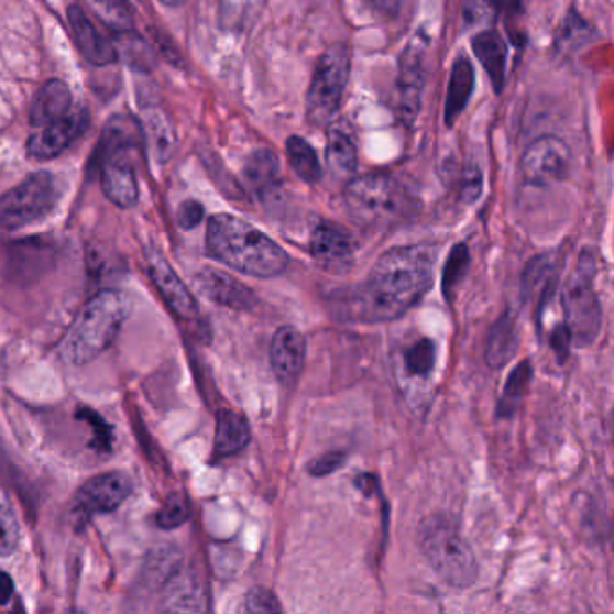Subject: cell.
<instances>
[{
  "mask_svg": "<svg viewBox=\"0 0 614 614\" xmlns=\"http://www.w3.org/2000/svg\"><path fill=\"white\" fill-rule=\"evenodd\" d=\"M73 103V96L62 79H50L39 90L30 110V121L33 127H45L56 119L67 114Z\"/></svg>",
  "mask_w": 614,
  "mask_h": 614,
  "instance_id": "d6986e66",
  "label": "cell"
},
{
  "mask_svg": "<svg viewBox=\"0 0 614 614\" xmlns=\"http://www.w3.org/2000/svg\"><path fill=\"white\" fill-rule=\"evenodd\" d=\"M352 67V53L344 44L328 47L317 59L307 95V118L314 127L332 123L347 89Z\"/></svg>",
  "mask_w": 614,
  "mask_h": 614,
  "instance_id": "52a82bcc",
  "label": "cell"
},
{
  "mask_svg": "<svg viewBox=\"0 0 614 614\" xmlns=\"http://www.w3.org/2000/svg\"><path fill=\"white\" fill-rule=\"evenodd\" d=\"M161 2L166 6H178L183 4L184 0H161Z\"/></svg>",
  "mask_w": 614,
  "mask_h": 614,
  "instance_id": "60d3db41",
  "label": "cell"
},
{
  "mask_svg": "<svg viewBox=\"0 0 614 614\" xmlns=\"http://www.w3.org/2000/svg\"><path fill=\"white\" fill-rule=\"evenodd\" d=\"M149 273L158 293L178 317L194 319L198 316V303L183 279L177 276L166 257L161 253L149 254Z\"/></svg>",
  "mask_w": 614,
  "mask_h": 614,
  "instance_id": "4fadbf2b",
  "label": "cell"
},
{
  "mask_svg": "<svg viewBox=\"0 0 614 614\" xmlns=\"http://www.w3.org/2000/svg\"><path fill=\"white\" fill-rule=\"evenodd\" d=\"M287 157L290 168L305 183H317L321 178V163L313 146L305 139L297 138V135L287 139Z\"/></svg>",
  "mask_w": 614,
  "mask_h": 614,
  "instance_id": "4316f807",
  "label": "cell"
},
{
  "mask_svg": "<svg viewBox=\"0 0 614 614\" xmlns=\"http://www.w3.org/2000/svg\"><path fill=\"white\" fill-rule=\"evenodd\" d=\"M310 251L317 265L327 273L342 274L355 260V242L348 231L332 222H322L314 229Z\"/></svg>",
  "mask_w": 614,
  "mask_h": 614,
  "instance_id": "7c38bea8",
  "label": "cell"
},
{
  "mask_svg": "<svg viewBox=\"0 0 614 614\" xmlns=\"http://www.w3.org/2000/svg\"><path fill=\"white\" fill-rule=\"evenodd\" d=\"M472 50L475 58L480 59L481 65L489 73L495 92H500L505 81L506 58H508L505 40L497 31H481L472 39Z\"/></svg>",
  "mask_w": 614,
  "mask_h": 614,
  "instance_id": "ffe728a7",
  "label": "cell"
},
{
  "mask_svg": "<svg viewBox=\"0 0 614 614\" xmlns=\"http://www.w3.org/2000/svg\"><path fill=\"white\" fill-rule=\"evenodd\" d=\"M251 441V427L245 416L231 409H222L217 415V431H215V454L228 458L243 451Z\"/></svg>",
  "mask_w": 614,
  "mask_h": 614,
  "instance_id": "7402d4cb",
  "label": "cell"
},
{
  "mask_svg": "<svg viewBox=\"0 0 614 614\" xmlns=\"http://www.w3.org/2000/svg\"><path fill=\"white\" fill-rule=\"evenodd\" d=\"M436 347L431 339H418L402 353V370L407 379L426 381L435 370Z\"/></svg>",
  "mask_w": 614,
  "mask_h": 614,
  "instance_id": "484cf974",
  "label": "cell"
},
{
  "mask_svg": "<svg viewBox=\"0 0 614 614\" xmlns=\"http://www.w3.org/2000/svg\"><path fill=\"white\" fill-rule=\"evenodd\" d=\"M474 89V69L471 62L467 58L456 59L452 65L451 81L446 98V121L447 124L454 123L465 109Z\"/></svg>",
  "mask_w": 614,
  "mask_h": 614,
  "instance_id": "cb8c5ba5",
  "label": "cell"
},
{
  "mask_svg": "<svg viewBox=\"0 0 614 614\" xmlns=\"http://www.w3.org/2000/svg\"><path fill=\"white\" fill-rule=\"evenodd\" d=\"M307 357V341L296 327L277 328L271 341V366L282 384H294L301 375Z\"/></svg>",
  "mask_w": 614,
  "mask_h": 614,
  "instance_id": "5bb4252c",
  "label": "cell"
},
{
  "mask_svg": "<svg viewBox=\"0 0 614 614\" xmlns=\"http://www.w3.org/2000/svg\"><path fill=\"white\" fill-rule=\"evenodd\" d=\"M277 174H279V163L271 150H256L245 163V178L253 186L254 191L262 197L273 191Z\"/></svg>",
  "mask_w": 614,
  "mask_h": 614,
  "instance_id": "d4e9b609",
  "label": "cell"
},
{
  "mask_svg": "<svg viewBox=\"0 0 614 614\" xmlns=\"http://www.w3.org/2000/svg\"><path fill=\"white\" fill-rule=\"evenodd\" d=\"M531 379V364L528 361L520 362L519 366L515 368L514 372L506 381L505 390L500 398V406H497V415L501 418L512 416L519 406L523 396L528 392V384Z\"/></svg>",
  "mask_w": 614,
  "mask_h": 614,
  "instance_id": "83f0119b",
  "label": "cell"
},
{
  "mask_svg": "<svg viewBox=\"0 0 614 614\" xmlns=\"http://www.w3.org/2000/svg\"><path fill=\"white\" fill-rule=\"evenodd\" d=\"M344 463V454L342 452H328L314 461L310 465V474L313 475H327L336 472L339 467Z\"/></svg>",
  "mask_w": 614,
  "mask_h": 614,
  "instance_id": "d590c367",
  "label": "cell"
},
{
  "mask_svg": "<svg viewBox=\"0 0 614 614\" xmlns=\"http://www.w3.org/2000/svg\"><path fill=\"white\" fill-rule=\"evenodd\" d=\"M59 200L55 175L36 172L0 197V229L15 231L53 213Z\"/></svg>",
  "mask_w": 614,
  "mask_h": 614,
  "instance_id": "ba28073f",
  "label": "cell"
},
{
  "mask_svg": "<svg viewBox=\"0 0 614 614\" xmlns=\"http://www.w3.org/2000/svg\"><path fill=\"white\" fill-rule=\"evenodd\" d=\"M420 548L446 584L471 588L480 574L474 551L446 515H431L420 526Z\"/></svg>",
  "mask_w": 614,
  "mask_h": 614,
  "instance_id": "5b68a950",
  "label": "cell"
},
{
  "mask_svg": "<svg viewBox=\"0 0 614 614\" xmlns=\"http://www.w3.org/2000/svg\"><path fill=\"white\" fill-rule=\"evenodd\" d=\"M481 194V175L480 172L475 174H469L465 178V184H463V189H461V198L465 202H474L475 198L480 197Z\"/></svg>",
  "mask_w": 614,
  "mask_h": 614,
  "instance_id": "74e56055",
  "label": "cell"
},
{
  "mask_svg": "<svg viewBox=\"0 0 614 614\" xmlns=\"http://www.w3.org/2000/svg\"><path fill=\"white\" fill-rule=\"evenodd\" d=\"M85 2L99 20H103L105 24L109 25L110 30L118 33L134 30V20L124 0H85Z\"/></svg>",
  "mask_w": 614,
  "mask_h": 614,
  "instance_id": "f1b7e54d",
  "label": "cell"
},
{
  "mask_svg": "<svg viewBox=\"0 0 614 614\" xmlns=\"http://www.w3.org/2000/svg\"><path fill=\"white\" fill-rule=\"evenodd\" d=\"M344 204L353 222L375 231L395 228L415 211L412 195L387 175L353 178L344 189Z\"/></svg>",
  "mask_w": 614,
  "mask_h": 614,
  "instance_id": "277c9868",
  "label": "cell"
},
{
  "mask_svg": "<svg viewBox=\"0 0 614 614\" xmlns=\"http://www.w3.org/2000/svg\"><path fill=\"white\" fill-rule=\"evenodd\" d=\"M519 348V336H517V322L512 314L503 316L494 322L489 337H486L485 359L489 366L501 370L511 362L512 357Z\"/></svg>",
  "mask_w": 614,
  "mask_h": 614,
  "instance_id": "603a6c76",
  "label": "cell"
},
{
  "mask_svg": "<svg viewBox=\"0 0 614 614\" xmlns=\"http://www.w3.org/2000/svg\"><path fill=\"white\" fill-rule=\"evenodd\" d=\"M469 251L465 245H458L452 249L451 256L447 260L446 271H443V293L451 299L452 288L461 282V277L465 276L467 267H469Z\"/></svg>",
  "mask_w": 614,
  "mask_h": 614,
  "instance_id": "d6a6232c",
  "label": "cell"
},
{
  "mask_svg": "<svg viewBox=\"0 0 614 614\" xmlns=\"http://www.w3.org/2000/svg\"><path fill=\"white\" fill-rule=\"evenodd\" d=\"M197 287L211 301L223 305V307L234 308V310H249L256 303L254 299L256 296L245 285L237 282L233 276L213 271V268L198 274Z\"/></svg>",
  "mask_w": 614,
  "mask_h": 614,
  "instance_id": "2e32d148",
  "label": "cell"
},
{
  "mask_svg": "<svg viewBox=\"0 0 614 614\" xmlns=\"http://www.w3.org/2000/svg\"><path fill=\"white\" fill-rule=\"evenodd\" d=\"M421 87H424V69H421L420 53L416 50L407 51L401 62V78H398V107L404 118L415 119L420 107Z\"/></svg>",
  "mask_w": 614,
  "mask_h": 614,
  "instance_id": "44dd1931",
  "label": "cell"
},
{
  "mask_svg": "<svg viewBox=\"0 0 614 614\" xmlns=\"http://www.w3.org/2000/svg\"><path fill=\"white\" fill-rule=\"evenodd\" d=\"M119 35H121L119 36V45H121V51H123V56L129 62L130 67L139 70L150 69L154 56L150 53L146 42L141 36L135 35L134 31H124Z\"/></svg>",
  "mask_w": 614,
  "mask_h": 614,
  "instance_id": "4dcf8cb0",
  "label": "cell"
},
{
  "mask_svg": "<svg viewBox=\"0 0 614 614\" xmlns=\"http://www.w3.org/2000/svg\"><path fill=\"white\" fill-rule=\"evenodd\" d=\"M571 152L557 135L535 139L520 158V169L526 180L537 186L560 183L570 175Z\"/></svg>",
  "mask_w": 614,
  "mask_h": 614,
  "instance_id": "9c48e42d",
  "label": "cell"
},
{
  "mask_svg": "<svg viewBox=\"0 0 614 614\" xmlns=\"http://www.w3.org/2000/svg\"><path fill=\"white\" fill-rule=\"evenodd\" d=\"M13 591H15V585H13L10 574L0 571V605L10 602Z\"/></svg>",
  "mask_w": 614,
  "mask_h": 614,
  "instance_id": "ab89813d",
  "label": "cell"
},
{
  "mask_svg": "<svg viewBox=\"0 0 614 614\" xmlns=\"http://www.w3.org/2000/svg\"><path fill=\"white\" fill-rule=\"evenodd\" d=\"M435 263V248L427 243L390 249L359 287L342 294L341 316L361 322L398 319L431 288Z\"/></svg>",
  "mask_w": 614,
  "mask_h": 614,
  "instance_id": "6da1fadb",
  "label": "cell"
},
{
  "mask_svg": "<svg viewBox=\"0 0 614 614\" xmlns=\"http://www.w3.org/2000/svg\"><path fill=\"white\" fill-rule=\"evenodd\" d=\"M67 19H69L70 30L75 36L76 44L81 55L85 56L87 62L92 65L114 64L118 59V51L114 45L110 44L109 40L105 39L95 24L90 22L89 17L85 15V11L78 6H70L67 11Z\"/></svg>",
  "mask_w": 614,
  "mask_h": 614,
  "instance_id": "9a60e30c",
  "label": "cell"
},
{
  "mask_svg": "<svg viewBox=\"0 0 614 614\" xmlns=\"http://www.w3.org/2000/svg\"><path fill=\"white\" fill-rule=\"evenodd\" d=\"M132 480L123 472H105L85 481L75 495V511L84 515L118 511L132 494Z\"/></svg>",
  "mask_w": 614,
  "mask_h": 614,
  "instance_id": "30bf717a",
  "label": "cell"
},
{
  "mask_svg": "<svg viewBox=\"0 0 614 614\" xmlns=\"http://www.w3.org/2000/svg\"><path fill=\"white\" fill-rule=\"evenodd\" d=\"M129 310V296L121 290L105 288L96 294L59 342L62 361L69 366H85L98 359L114 342Z\"/></svg>",
  "mask_w": 614,
  "mask_h": 614,
  "instance_id": "3957f363",
  "label": "cell"
},
{
  "mask_svg": "<svg viewBox=\"0 0 614 614\" xmlns=\"http://www.w3.org/2000/svg\"><path fill=\"white\" fill-rule=\"evenodd\" d=\"M594 273L596 268L593 257L584 254L574 273L568 277L562 293L566 328L570 332L571 342L580 348L590 347L599 337L602 325V307L593 285Z\"/></svg>",
  "mask_w": 614,
  "mask_h": 614,
  "instance_id": "8992f818",
  "label": "cell"
},
{
  "mask_svg": "<svg viewBox=\"0 0 614 614\" xmlns=\"http://www.w3.org/2000/svg\"><path fill=\"white\" fill-rule=\"evenodd\" d=\"M240 611L242 613H282V604L277 602L273 591L254 588L245 594Z\"/></svg>",
  "mask_w": 614,
  "mask_h": 614,
  "instance_id": "836d02e7",
  "label": "cell"
},
{
  "mask_svg": "<svg viewBox=\"0 0 614 614\" xmlns=\"http://www.w3.org/2000/svg\"><path fill=\"white\" fill-rule=\"evenodd\" d=\"M189 503L184 495L172 494L157 514V525L163 530H174L189 519Z\"/></svg>",
  "mask_w": 614,
  "mask_h": 614,
  "instance_id": "1f68e13d",
  "label": "cell"
},
{
  "mask_svg": "<svg viewBox=\"0 0 614 614\" xmlns=\"http://www.w3.org/2000/svg\"><path fill=\"white\" fill-rule=\"evenodd\" d=\"M204 208L202 204L197 200H186V202L178 206L177 222L183 229L197 228L198 223L202 222Z\"/></svg>",
  "mask_w": 614,
  "mask_h": 614,
  "instance_id": "e575fe53",
  "label": "cell"
},
{
  "mask_svg": "<svg viewBox=\"0 0 614 614\" xmlns=\"http://www.w3.org/2000/svg\"><path fill=\"white\" fill-rule=\"evenodd\" d=\"M206 245L215 260L245 276H279L288 265L285 249L233 215L220 213L209 218Z\"/></svg>",
  "mask_w": 614,
  "mask_h": 614,
  "instance_id": "7a4b0ae2",
  "label": "cell"
},
{
  "mask_svg": "<svg viewBox=\"0 0 614 614\" xmlns=\"http://www.w3.org/2000/svg\"><path fill=\"white\" fill-rule=\"evenodd\" d=\"M141 132L157 163H168L175 150V130L158 105H146L141 112Z\"/></svg>",
  "mask_w": 614,
  "mask_h": 614,
  "instance_id": "e0dca14e",
  "label": "cell"
},
{
  "mask_svg": "<svg viewBox=\"0 0 614 614\" xmlns=\"http://www.w3.org/2000/svg\"><path fill=\"white\" fill-rule=\"evenodd\" d=\"M327 166L336 177H350L357 169V146L352 130L341 121L328 123Z\"/></svg>",
  "mask_w": 614,
  "mask_h": 614,
  "instance_id": "ac0fdd59",
  "label": "cell"
},
{
  "mask_svg": "<svg viewBox=\"0 0 614 614\" xmlns=\"http://www.w3.org/2000/svg\"><path fill=\"white\" fill-rule=\"evenodd\" d=\"M20 526L4 489L0 486V557H8L19 546Z\"/></svg>",
  "mask_w": 614,
  "mask_h": 614,
  "instance_id": "f546056e",
  "label": "cell"
},
{
  "mask_svg": "<svg viewBox=\"0 0 614 614\" xmlns=\"http://www.w3.org/2000/svg\"><path fill=\"white\" fill-rule=\"evenodd\" d=\"M89 127V112L85 109H76L73 112L62 116L53 123L42 127V132L31 135L25 146V152L33 158L58 157L69 149L70 144L78 141L84 135L85 130Z\"/></svg>",
  "mask_w": 614,
  "mask_h": 614,
  "instance_id": "8fae6325",
  "label": "cell"
},
{
  "mask_svg": "<svg viewBox=\"0 0 614 614\" xmlns=\"http://www.w3.org/2000/svg\"><path fill=\"white\" fill-rule=\"evenodd\" d=\"M364 2L372 6L373 10L381 15L395 17L401 11L404 0H364Z\"/></svg>",
  "mask_w": 614,
  "mask_h": 614,
  "instance_id": "f35d334b",
  "label": "cell"
},
{
  "mask_svg": "<svg viewBox=\"0 0 614 614\" xmlns=\"http://www.w3.org/2000/svg\"><path fill=\"white\" fill-rule=\"evenodd\" d=\"M124 2H129V4H135V2H139V0H124Z\"/></svg>",
  "mask_w": 614,
  "mask_h": 614,
  "instance_id": "b9f144b4",
  "label": "cell"
},
{
  "mask_svg": "<svg viewBox=\"0 0 614 614\" xmlns=\"http://www.w3.org/2000/svg\"><path fill=\"white\" fill-rule=\"evenodd\" d=\"M570 347L571 337L566 325L555 328L553 336H551V348H553L555 353L559 355L560 362H564L566 355L570 352Z\"/></svg>",
  "mask_w": 614,
  "mask_h": 614,
  "instance_id": "8d00e7d4",
  "label": "cell"
}]
</instances>
